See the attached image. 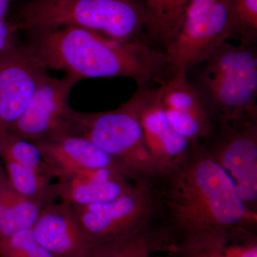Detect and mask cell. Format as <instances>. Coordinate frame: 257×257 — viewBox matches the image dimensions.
I'll use <instances>...</instances> for the list:
<instances>
[{"label":"cell","mask_w":257,"mask_h":257,"mask_svg":"<svg viewBox=\"0 0 257 257\" xmlns=\"http://www.w3.org/2000/svg\"><path fill=\"white\" fill-rule=\"evenodd\" d=\"M155 221L179 240L226 226L256 227L234 182L202 141L187 151L154 182Z\"/></svg>","instance_id":"cell-1"},{"label":"cell","mask_w":257,"mask_h":257,"mask_svg":"<svg viewBox=\"0 0 257 257\" xmlns=\"http://www.w3.org/2000/svg\"><path fill=\"white\" fill-rule=\"evenodd\" d=\"M25 34V42L47 71L80 81L125 77L138 87H148L168 75L165 52L146 40L118 41L74 27Z\"/></svg>","instance_id":"cell-2"},{"label":"cell","mask_w":257,"mask_h":257,"mask_svg":"<svg viewBox=\"0 0 257 257\" xmlns=\"http://www.w3.org/2000/svg\"><path fill=\"white\" fill-rule=\"evenodd\" d=\"M187 76L214 122L257 120L256 45L225 42Z\"/></svg>","instance_id":"cell-3"},{"label":"cell","mask_w":257,"mask_h":257,"mask_svg":"<svg viewBox=\"0 0 257 257\" xmlns=\"http://www.w3.org/2000/svg\"><path fill=\"white\" fill-rule=\"evenodd\" d=\"M13 23L25 33L74 27L118 41H148L138 0H30Z\"/></svg>","instance_id":"cell-4"},{"label":"cell","mask_w":257,"mask_h":257,"mask_svg":"<svg viewBox=\"0 0 257 257\" xmlns=\"http://www.w3.org/2000/svg\"><path fill=\"white\" fill-rule=\"evenodd\" d=\"M64 136L89 140L116 160L135 182H155L164 172L147 151L128 99L109 111L82 112L72 109Z\"/></svg>","instance_id":"cell-5"},{"label":"cell","mask_w":257,"mask_h":257,"mask_svg":"<svg viewBox=\"0 0 257 257\" xmlns=\"http://www.w3.org/2000/svg\"><path fill=\"white\" fill-rule=\"evenodd\" d=\"M154 182H136L111 202L73 207L94 257L126 239L155 217Z\"/></svg>","instance_id":"cell-6"},{"label":"cell","mask_w":257,"mask_h":257,"mask_svg":"<svg viewBox=\"0 0 257 257\" xmlns=\"http://www.w3.org/2000/svg\"><path fill=\"white\" fill-rule=\"evenodd\" d=\"M232 38L230 0H190L165 54L169 73L187 72Z\"/></svg>","instance_id":"cell-7"},{"label":"cell","mask_w":257,"mask_h":257,"mask_svg":"<svg viewBox=\"0 0 257 257\" xmlns=\"http://www.w3.org/2000/svg\"><path fill=\"white\" fill-rule=\"evenodd\" d=\"M202 142L248 210L257 214V120H217L212 135Z\"/></svg>","instance_id":"cell-8"},{"label":"cell","mask_w":257,"mask_h":257,"mask_svg":"<svg viewBox=\"0 0 257 257\" xmlns=\"http://www.w3.org/2000/svg\"><path fill=\"white\" fill-rule=\"evenodd\" d=\"M79 82L73 76L56 78L47 74L23 115L5 131L30 143L63 136L72 109L69 96Z\"/></svg>","instance_id":"cell-9"},{"label":"cell","mask_w":257,"mask_h":257,"mask_svg":"<svg viewBox=\"0 0 257 257\" xmlns=\"http://www.w3.org/2000/svg\"><path fill=\"white\" fill-rule=\"evenodd\" d=\"M48 71L18 39L0 54V130L20 119Z\"/></svg>","instance_id":"cell-10"},{"label":"cell","mask_w":257,"mask_h":257,"mask_svg":"<svg viewBox=\"0 0 257 257\" xmlns=\"http://www.w3.org/2000/svg\"><path fill=\"white\" fill-rule=\"evenodd\" d=\"M157 89L166 116L176 133L189 143L204 141L212 135L214 121L187 72L168 74Z\"/></svg>","instance_id":"cell-11"},{"label":"cell","mask_w":257,"mask_h":257,"mask_svg":"<svg viewBox=\"0 0 257 257\" xmlns=\"http://www.w3.org/2000/svg\"><path fill=\"white\" fill-rule=\"evenodd\" d=\"M157 85L137 88L128 100L138 117L147 151L165 172L184 155L191 143L171 126L161 104Z\"/></svg>","instance_id":"cell-12"},{"label":"cell","mask_w":257,"mask_h":257,"mask_svg":"<svg viewBox=\"0 0 257 257\" xmlns=\"http://www.w3.org/2000/svg\"><path fill=\"white\" fill-rule=\"evenodd\" d=\"M32 229L52 257H94L77 214L67 203L45 204Z\"/></svg>","instance_id":"cell-13"},{"label":"cell","mask_w":257,"mask_h":257,"mask_svg":"<svg viewBox=\"0 0 257 257\" xmlns=\"http://www.w3.org/2000/svg\"><path fill=\"white\" fill-rule=\"evenodd\" d=\"M32 143L40 150L52 178L57 180L77 171L99 167L116 169L133 180L116 160L85 139L64 136Z\"/></svg>","instance_id":"cell-14"},{"label":"cell","mask_w":257,"mask_h":257,"mask_svg":"<svg viewBox=\"0 0 257 257\" xmlns=\"http://www.w3.org/2000/svg\"><path fill=\"white\" fill-rule=\"evenodd\" d=\"M256 227L241 224L184 238L171 246L173 257H257Z\"/></svg>","instance_id":"cell-15"},{"label":"cell","mask_w":257,"mask_h":257,"mask_svg":"<svg viewBox=\"0 0 257 257\" xmlns=\"http://www.w3.org/2000/svg\"><path fill=\"white\" fill-rule=\"evenodd\" d=\"M145 17V36L165 50L175 36L190 0H138Z\"/></svg>","instance_id":"cell-16"},{"label":"cell","mask_w":257,"mask_h":257,"mask_svg":"<svg viewBox=\"0 0 257 257\" xmlns=\"http://www.w3.org/2000/svg\"><path fill=\"white\" fill-rule=\"evenodd\" d=\"M135 182L117 178L98 182H59L52 184L54 201L67 203L72 207H85L111 202L130 190Z\"/></svg>","instance_id":"cell-17"},{"label":"cell","mask_w":257,"mask_h":257,"mask_svg":"<svg viewBox=\"0 0 257 257\" xmlns=\"http://www.w3.org/2000/svg\"><path fill=\"white\" fill-rule=\"evenodd\" d=\"M44 206L18 194L7 176L0 179V239L31 229Z\"/></svg>","instance_id":"cell-18"},{"label":"cell","mask_w":257,"mask_h":257,"mask_svg":"<svg viewBox=\"0 0 257 257\" xmlns=\"http://www.w3.org/2000/svg\"><path fill=\"white\" fill-rule=\"evenodd\" d=\"M172 244L169 234L153 220L96 257H152L168 252Z\"/></svg>","instance_id":"cell-19"},{"label":"cell","mask_w":257,"mask_h":257,"mask_svg":"<svg viewBox=\"0 0 257 257\" xmlns=\"http://www.w3.org/2000/svg\"><path fill=\"white\" fill-rule=\"evenodd\" d=\"M3 162L8 181L18 194L44 205L55 202L52 197V178L13 161L4 159Z\"/></svg>","instance_id":"cell-20"},{"label":"cell","mask_w":257,"mask_h":257,"mask_svg":"<svg viewBox=\"0 0 257 257\" xmlns=\"http://www.w3.org/2000/svg\"><path fill=\"white\" fill-rule=\"evenodd\" d=\"M0 157L2 160L13 161L52 179L50 169L36 145L5 130H0Z\"/></svg>","instance_id":"cell-21"},{"label":"cell","mask_w":257,"mask_h":257,"mask_svg":"<svg viewBox=\"0 0 257 257\" xmlns=\"http://www.w3.org/2000/svg\"><path fill=\"white\" fill-rule=\"evenodd\" d=\"M232 38L241 44L256 45L257 0H230Z\"/></svg>","instance_id":"cell-22"},{"label":"cell","mask_w":257,"mask_h":257,"mask_svg":"<svg viewBox=\"0 0 257 257\" xmlns=\"http://www.w3.org/2000/svg\"><path fill=\"white\" fill-rule=\"evenodd\" d=\"M0 257H52L37 241L31 229L0 239Z\"/></svg>","instance_id":"cell-23"},{"label":"cell","mask_w":257,"mask_h":257,"mask_svg":"<svg viewBox=\"0 0 257 257\" xmlns=\"http://www.w3.org/2000/svg\"><path fill=\"white\" fill-rule=\"evenodd\" d=\"M19 30L13 22L0 18V54L11 46L18 39Z\"/></svg>","instance_id":"cell-24"},{"label":"cell","mask_w":257,"mask_h":257,"mask_svg":"<svg viewBox=\"0 0 257 257\" xmlns=\"http://www.w3.org/2000/svg\"><path fill=\"white\" fill-rule=\"evenodd\" d=\"M13 0H0V18H7Z\"/></svg>","instance_id":"cell-25"},{"label":"cell","mask_w":257,"mask_h":257,"mask_svg":"<svg viewBox=\"0 0 257 257\" xmlns=\"http://www.w3.org/2000/svg\"><path fill=\"white\" fill-rule=\"evenodd\" d=\"M152 257H173L171 256L170 253H155Z\"/></svg>","instance_id":"cell-26"},{"label":"cell","mask_w":257,"mask_h":257,"mask_svg":"<svg viewBox=\"0 0 257 257\" xmlns=\"http://www.w3.org/2000/svg\"><path fill=\"white\" fill-rule=\"evenodd\" d=\"M6 173H5V171L3 167H0V179L3 178V177H6Z\"/></svg>","instance_id":"cell-27"},{"label":"cell","mask_w":257,"mask_h":257,"mask_svg":"<svg viewBox=\"0 0 257 257\" xmlns=\"http://www.w3.org/2000/svg\"><path fill=\"white\" fill-rule=\"evenodd\" d=\"M0 159H1V157H0ZM0 167H2L1 163H0Z\"/></svg>","instance_id":"cell-28"}]
</instances>
